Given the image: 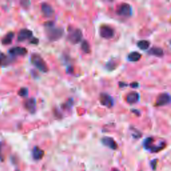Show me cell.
Here are the masks:
<instances>
[{
  "mask_svg": "<svg viewBox=\"0 0 171 171\" xmlns=\"http://www.w3.org/2000/svg\"><path fill=\"white\" fill-rule=\"evenodd\" d=\"M45 28L47 36L50 41H57L63 35V29L59 27H56L54 23L52 21L47 22L45 24Z\"/></svg>",
  "mask_w": 171,
  "mask_h": 171,
  "instance_id": "1",
  "label": "cell"
},
{
  "mask_svg": "<svg viewBox=\"0 0 171 171\" xmlns=\"http://www.w3.org/2000/svg\"><path fill=\"white\" fill-rule=\"evenodd\" d=\"M154 139L153 137H148L145 138V140L143 142V146L144 148L148 151H150V153H156L160 152V150H163L167 144L164 141H161L160 143L158 144H154Z\"/></svg>",
  "mask_w": 171,
  "mask_h": 171,
  "instance_id": "2",
  "label": "cell"
},
{
  "mask_svg": "<svg viewBox=\"0 0 171 171\" xmlns=\"http://www.w3.org/2000/svg\"><path fill=\"white\" fill-rule=\"evenodd\" d=\"M30 61L32 64L40 72L43 73H46L48 72L49 69L46 62L38 53H33L31 56Z\"/></svg>",
  "mask_w": 171,
  "mask_h": 171,
  "instance_id": "3",
  "label": "cell"
},
{
  "mask_svg": "<svg viewBox=\"0 0 171 171\" xmlns=\"http://www.w3.org/2000/svg\"><path fill=\"white\" fill-rule=\"evenodd\" d=\"M83 37V34L80 29H74V30H71L67 37L68 40L73 44H77V43H80L82 41V39Z\"/></svg>",
  "mask_w": 171,
  "mask_h": 171,
  "instance_id": "4",
  "label": "cell"
},
{
  "mask_svg": "<svg viewBox=\"0 0 171 171\" xmlns=\"http://www.w3.org/2000/svg\"><path fill=\"white\" fill-rule=\"evenodd\" d=\"M116 13L120 16L124 17H130L133 15V8L130 4L127 3H123L119 5L117 8Z\"/></svg>",
  "mask_w": 171,
  "mask_h": 171,
  "instance_id": "5",
  "label": "cell"
},
{
  "mask_svg": "<svg viewBox=\"0 0 171 171\" xmlns=\"http://www.w3.org/2000/svg\"><path fill=\"white\" fill-rule=\"evenodd\" d=\"M100 36L106 40H110L113 38L115 35V32L114 29L109 26H102L99 30Z\"/></svg>",
  "mask_w": 171,
  "mask_h": 171,
  "instance_id": "6",
  "label": "cell"
},
{
  "mask_svg": "<svg viewBox=\"0 0 171 171\" xmlns=\"http://www.w3.org/2000/svg\"><path fill=\"white\" fill-rule=\"evenodd\" d=\"M100 102L102 105L110 108L114 106V99L110 95L107 93H101L100 95Z\"/></svg>",
  "mask_w": 171,
  "mask_h": 171,
  "instance_id": "7",
  "label": "cell"
},
{
  "mask_svg": "<svg viewBox=\"0 0 171 171\" xmlns=\"http://www.w3.org/2000/svg\"><path fill=\"white\" fill-rule=\"evenodd\" d=\"M9 55L12 58H15L17 56H23L26 55L28 50L26 48L21 46L13 47L8 50Z\"/></svg>",
  "mask_w": 171,
  "mask_h": 171,
  "instance_id": "8",
  "label": "cell"
},
{
  "mask_svg": "<svg viewBox=\"0 0 171 171\" xmlns=\"http://www.w3.org/2000/svg\"><path fill=\"white\" fill-rule=\"evenodd\" d=\"M170 102V96L168 93H162L157 97L156 100V106H167Z\"/></svg>",
  "mask_w": 171,
  "mask_h": 171,
  "instance_id": "9",
  "label": "cell"
},
{
  "mask_svg": "<svg viewBox=\"0 0 171 171\" xmlns=\"http://www.w3.org/2000/svg\"><path fill=\"white\" fill-rule=\"evenodd\" d=\"M101 142L103 145L110 148L111 150H115L118 148V144L116 143V142L113 138L109 137V136H104V137L101 139Z\"/></svg>",
  "mask_w": 171,
  "mask_h": 171,
  "instance_id": "10",
  "label": "cell"
},
{
  "mask_svg": "<svg viewBox=\"0 0 171 171\" xmlns=\"http://www.w3.org/2000/svg\"><path fill=\"white\" fill-rule=\"evenodd\" d=\"M33 37V32L28 30V29H22V30L19 32L18 35V40L19 42H24L29 39H31Z\"/></svg>",
  "mask_w": 171,
  "mask_h": 171,
  "instance_id": "11",
  "label": "cell"
},
{
  "mask_svg": "<svg viewBox=\"0 0 171 171\" xmlns=\"http://www.w3.org/2000/svg\"><path fill=\"white\" fill-rule=\"evenodd\" d=\"M24 107L31 114H34L36 111V100L34 98L27 99L24 102Z\"/></svg>",
  "mask_w": 171,
  "mask_h": 171,
  "instance_id": "12",
  "label": "cell"
},
{
  "mask_svg": "<svg viewBox=\"0 0 171 171\" xmlns=\"http://www.w3.org/2000/svg\"><path fill=\"white\" fill-rule=\"evenodd\" d=\"M41 10L43 15L47 18L52 17L54 13V9L50 4L48 3H42L41 5Z\"/></svg>",
  "mask_w": 171,
  "mask_h": 171,
  "instance_id": "13",
  "label": "cell"
},
{
  "mask_svg": "<svg viewBox=\"0 0 171 171\" xmlns=\"http://www.w3.org/2000/svg\"><path fill=\"white\" fill-rule=\"evenodd\" d=\"M126 100L127 103L130 104H134L137 103L140 100V95L136 92H131L128 94H127Z\"/></svg>",
  "mask_w": 171,
  "mask_h": 171,
  "instance_id": "14",
  "label": "cell"
},
{
  "mask_svg": "<svg viewBox=\"0 0 171 171\" xmlns=\"http://www.w3.org/2000/svg\"><path fill=\"white\" fill-rule=\"evenodd\" d=\"M43 155H44V151L39 146H34L32 150V156L34 160H40L43 158Z\"/></svg>",
  "mask_w": 171,
  "mask_h": 171,
  "instance_id": "15",
  "label": "cell"
},
{
  "mask_svg": "<svg viewBox=\"0 0 171 171\" xmlns=\"http://www.w3.org/2000/svg\"><path fill=\"white\" fill-rule=\"evenodd\" d=\"M148 53L151 56H154L156 57H162L164 55V51L161 48L153 47L150 49Z\"/></svg>",
  "mask_w": 171,
  "mask_h": 171,
  "instance_id": "16",
  "label": "cell"
},
{
  "mask_svg": "<svg viewBox=\"0 0 171 171\" xmlns=\"http://www.w3.org/2000/svg\"><path fill=\"white\" fill-rule=\"evenodd\" d=\"M142 58L141 53L138 52H130L127 56V60L131 62H136L139 61Z\"/></svg>",
  "mask_w": 171,
  "mask_h": 171,
  "instance_id": "17",
  "label": "cell"
},
{
  "mask_svg": "<svg viewBox=\"0 0 171 171\" xmlns=\"http://www.w3.org/2000/svg\"><path fill=\"white\" fill-rule=\"evenodd\" d=\"M14 36H15V34H14V33L12 32L8 33L5 36L3 37V38L2 39V44H3V45L10 44V43L13 41V39L14 38Z\"/></svg>",
  "mask_w": 171,
  "mask_h": 171,
  "instance_id": "18",
  "label": "cell"
},
{
  "mask_svg": "<svg viewBox=\"0 0 171 171\" xmlns=\"http://www.w3.org/2000/svg\"><path fill=\"white\" fill-rule=\"evenodd\" d=\"M11 62V60L3 52L0 51V66H7Z\"/></svg>",
  "mask_w": 171,
  "mask_h": 171,
  "instance_id": "19",
  "label": "cell"
},
{
  "mask_svg": "<svg viewBox=\"0 0 171 171\" xmlns=\"http://www.w3.org/2000/svg\"><path fill=\"white\" fill-rule=\"evenodd\" d=\"M150 43L148 40H140L137 42V46L141 50H146L149 48Z\"/></svg>",
  "mask_w": 171,
  "mask_h": 171,
  "instance_id": "20",
  "label": "cell"
},
{
  "mask_svg": "<svg viewBox=\"0 0 171 171\" xmlns=\"http://www.w3.org/2000/svg\"><path fill=\"white\" fill-rule=\"evenodd\" d=\"M81 49H82V50L86 53H89L91 52L90 43L87 40H84L82 42Z\"/></svg>",
  "mask_w": 171,
  "mask_h": 171,
  "instance_id": "21",
  "label": "cell"
},
{
  "mask_svg": "<svg viewBox=\"0 0 171 171\" xmlns=\"http://www.w3.org/2000/svg\"><path fill=\"white\" fill-rule=\"evenodd\" d=\"M106 67L108 70L112 71V70H114L116 67H117V62L114 60H110L108 62L106 63Z\"/></svg>",
  "mask_w": 171,
  "mask_h": 171,
  "instance_id": "22",
  "label": "cell"
},
{
  "mask_svg": "<svg viewBox=\"0 0 171 171\" xmlns=\"http://www.w3.org/2000/svg\"><path fill=\"white\" fill-rule=\"evenodd\" d=\"M73 104H74V100H73V99L70 98L62 105V107L64 109H70V108H72Z\"/></svg>",
  "mask_w": 171,
  "mask_h": 171,
  "instance_id": "23",
  "label": "cell"
},
{
  "mask_svg": "<svg viewBox=\"0 0 171 171\" xmlns=\"http://www.w3.org/2000/svg\"><path fill=\"white\" fill-rule=\"evenodd\" d=\"M18 94L21 97H27L28 96V89L27 88H22L19 90Z\"/></svg>",
  "mask_w": 171,
  "mask_h": 171,
  "instance_id": "24",
  "label": "cell"
},
{
  "mask_svg": "<svg viewBox=\"0 0 171 171\" xmlns=\"http://www.w3.org/2000/svg\"><path fill=\"white\" fill-rule=\"evenodd\" d=\"M157 163H158V159H153V160L150 161V166L151 168L153 170H155L156 168V165H157Z\"/></svg>",
  "mask_w": 171,
  "mask_h": 171,
  "instance_id": "25",
  "label": "cell"
},
{
  "mask_svg": "<svg viewBox=\"0 0 171 171\" xmlns=\"http://www.w3.org/2000/svg\"><path fill=\"white\" fill-rule=\"evenodd\" d=\"M38 42H39L38 39L36 38H33V37L31 38V40L30 41V43H31V44H33V45L38 44Z\"/></svg>",
  "mask_w": 171,
  "mask_h": 171,
  "instance_id": "26",
  "label": "cell"
},
{
  "mask_svg": "<svg viewBox=\"0 0 171 171\" xmlns=\"http://www.w3.org/2000/svg\"><path fill=\"white\" fill-rule=\"evenodd\" d=\"M130 86L131 88H137L139 87V84L138 82H132L131 84H130Z\"/></svg>",
  "mask_w": 171,
  "mask_h": 171,
  "instance_id": "27",
  "label": "cell"
},
{
  "mask_svg": "<svg viewBox=\"0 0 171 171\" xmlns=\"http://www.w3.org/2000/svg\"><path fill=\"white\" fill-rule=\"evenodd\" d=\"M119 86L120 88H125V87L128 86V84H126L125 82H119Z\"/></svg>",
  "mask_w": 171,
  "mask_h": 171,
  "instance_id": "28",
  "label": "cell"
},
{
  "mask_svg": "<svg viewBox=\"0 0 171 171\" xmlns=\"http://www.w3.org/2000/svg\"><path fill=\"white\" fill-rule=\"evenodd\" d=\"M2 143H0V160L3 161V158L2 157Z\"/></svg>",
  "mask_w": 171,
  "mask_h": 171,
  "instance_id": "29",
  "label": "cell"
},
{
  "mask_svg": "<svg viewBox=\"0 0 171 171\" xmlns=\"http://www.w3.org/2000/svg\"><path fill=\"white\" fill-rule=\"evenodd\" d=\"M132 112H133V113L136 114L137 116H139V115H140V111H139L138 110L134 109V110H132Z\"/></svg>",
  "mask_w": 171,
  "mask_h": 171,
  "instance_id": "30",
  "label": "cell"
},
{
  "mask_svg": "<svg viewBox=\"0 0 171 171\" xmlns=\"http://www.w3.org/2000/svg\"><path fill=\"white\" fill-rule=\"evenodd\" d=\"M30 2H26V1H25V2H22L21 3L22 4V6H24V7H27L26 3H30Z\"/></svg>",
  "mask_w": 171,
  "mask_h": 171,
  "instance_id": "31",
  "label": "cell"
},
{
  "mask_svg": "<svg viewBox=\"0 0 171 171\" xmlns=\"http://www.w3.org/2000/svg\"><path fill=\"white\" fill-rule=\"evenodd\" d=\"M112 171H120V170L117 168H114V169H112Z\"/></svg>",
  "mask_w": 171,
  "mask_h": 171,
  "instance_id": "32",
  "label": "cell"
}]
</instances>
